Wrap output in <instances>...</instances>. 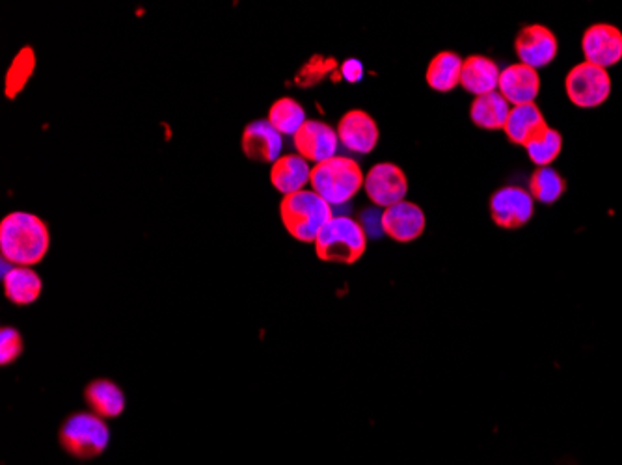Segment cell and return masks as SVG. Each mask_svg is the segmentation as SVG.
Returning <instances> with one entry per match:
<instances>
[{"instance_id": "obj_1", "label": "cell", "mask_w": 622, "mask_h": 465, "mask_svg": "<svg viewBox=\"0 0 622 465\" xmlns=\"http://www.w3.org/2000/svg\"><path fill=\"white\" fill-rule=\"evenodd\" d=\"M51 235L36 214L17 211L0 222V252L14 266L38 265L49 252Z\"/></svg>"}, {"instance_id": "obj_2", "label": "cell", "mask_w": 622, "mask_h": 465, "mask_svg": "<svg viewBox=\"0 0 622 465\" xmlns=\"http://www.w3.org/2000/svg\"><path fill=\"white\" fill-rule=\"evenodd\" d=\"M280 218L287 233L304 244H315L321 229L334 218L332 205L313 190H302L284 196L280 203Z\"/></svg>"}, {"instance_id": "obj_3", "label": "cell", "mask_w": 622, "mask_h": 465, "mask_svg": "<svg viewBox=\"0 0 622 465\" xmlns=\"http://www.w3.org/2000/svg\"><path fill=\"white\" fill-rule=\"evenodd\" d=\"M366 175L351 157L336 155L311 168V190L330 205H345L364 186Z\"/></svg>"}, {"instance_id": "obj_4", "label": "cell", "mask_w": 622, "mask_h": 465, "mask_svg": "<svg viewBox=\"0 0 622 465\" xmlns=\"http://www.w3.org/2000/svg\"><path fill=\"white\" fill-rule=\"evenodd\" d=\"M367 248V235L360 222L349 216H334L315 240V252L321 261L352 265Z\"/></svg>"}, {"instance_id": "obj_5", "label": "cell", "mask_w": 622, "mask_h": 465, "mask_svg": "<svg viewBox=\"0 0 622 465\" xmlns=\"http://www.w3.org/2000/svg\"><path fill=\"white\" fill-rule=\"evenodd\" d=\"M109 441V426L103 417L95 413H75L60 428V445L79 460H92L101 456L107 451Z\"/></svg>"}, {"instance_id": "obj_6", "label": "cell", "mask_w": 622, "mask_h": 465, "mask_svg": "<svg viewBox=\"0 0 622 465\" xmlns=\"http://www.w3.org/2000/svg\"><path fill=\"white\" fill-rule=\"evenodd\" d=\"M565 90L574 107L583 110L602 107L611 95V77L608 69L582 62L568 71Z\"/></svg>"}, {"instance_id": "obj_7", "label": "cell", "mask_w": 622, "mask_h": 465, "mask_svg": "<svg viewBox=\"0 0 622 465\" xmlns=\"http://www.w3.org/2000/svg\"><path fill=\"white\" fill-rule=\"evenodd\" d=\"M490 214L501 229H520L535 214V200L520 186H503L490 198Z\"/></svg>"}, {"instance_id": "obj_8", "label": "cell", "mask_w": 622, "mask_h": 465, "mask_svg": "<svg viewBox=\"0 0 622 465\" xmlns=\"http://www.w3.org/2000/svg\"><path fill=\"white\" fill-rule=\"evenodd\" d=\"M364 190H366L367 198L377 207L388 209L392 205L405 201L406 194H408V179L397 164L380 162L367 173Z\"/></svg>"}, {"instance_id": "obj_9", "label": "cell", "mask_w": 622, "mask_h": 465, "mask_svg": "<svg viewBox=\"0 0 622 465\" xmlns=\"http://www.w3.org/2000/svg\"><path fill=\"white\" fill-rule=\"evenodd\" d=\"M514 53L520 64L541 69L550 66L559 53V43L554 32L544 25H528L514 38Z\"/></svg>"}, {"instance_id": "obj_10", "label": "cell", "mask_w": 622, "mask_h": 465, "mask_svg": "<svg viewBox=\"0 0 622 465\" xmlns=\"http://www.w3.org/2000/svg\"><path fill=\"white\" fill-rule=\"evenodd\" d=\"M585 62L602 69L617 66L622 60V32L608 23L587 28L582 38Z\"/></svg>"}, {"instance_id": "obj_11", "label": "cell", "mask_w": 622, "mask_h": 465, "mask_svg": "<svg viewBox=\"0 0 622 465\" xmlns=\"http://www.w3.org/2000/svg\"><path fill=\"white\" fill-rule=\"evenodd\" d=\"M293 144L297 155L308 162L321 164L325 160L336 157L339 138L336 129H332L325 121H306L300 131L293 136Z\"/></svg>"}, {"instance_id": "obj_12", "label": "cell", "mask_w": 622, "mask_h": 465, "mask_svg": "<svg viewBox=\"0 0 622 465\" xmlns=\"http://www.w3.org/2000/svg\"><path fill=\"white\" fill-rule=\"evenodd\" d=\"M336 133H338L339 144L358 155L371 153L379 144L380 131L377 121L358 108L349 110L339 120Z\"/></svg>"}, {"instance_id": "obj_13", "label": "cell", "mask_w": 622, "mask_h": 465, "mask_svg": "<svg viewBox=\"0 0 622 465\" xmlns=\"http://www.w3.org/2000/svg\"><path fill=\"white\" fill-rule=\"evenodd\" d=\"M427 226L425 213L412 201H401L384 209L382 213V231L395 242H412L420 239Z\"/></svg>"}, {"instance_id": "obj_14", "label": "cell", "mask_w": 622, "mask_h": 465, "mask_svg": "<svg viewBox=\"0 0 622 465\" xmlns=\"http://www.w3.org/2000/svg\"><path fill=\"white\" fill-rule=\"evenodd\" d=\"M498 92L507 99L509 105L520 107L535 103L537 95L541 92V77L539 71L526 64H513L507 66L500 75Z\"/></svg>"}, {"instance_id": "obj_15", "label": "cell", "mask_w": 622, "mask_h": 465, "mask_svg": "<svg viewBox=\"0 0 622 465\" xmlns=\"http://www.w3.org/2000/svg\"><path fill=\"white\" fill-rule=\"evenodd\" d=\"M244 155L256 162H276L282 153V134L272 127L269 120H257L248 123L243 133Z\"/></svg>"}, {"instance_id": "obj_16", "label": "cell", "mask_w": 622, "mask_h": 465, "mask_svg": "<svg viewBox=\"0 0 622 465\" xmlns=\"http://www.w3.org/2000/svg\"><path fill=\"white\" fill-rule=\"evenodd\" d=\"M500 75V67L494 60L475 54L468 56L462 64L460 86L475 97H481L487 93L498 92Z\"/></svg>"}, {"instance_id": "obj_17", "label": "cell", "mask_w": 622, "mask_h": 465, "mask_svg": "<svg viewBox=\"0 0 622 465\" xmlns=\"http://www.w3.org/2000/svg\"><path fill=\"white\" fill-rule=\"evenodd\" d=\"M310 162L300 155H284L272 164L271 183L280 194L291 196L310 185Z\"/></svg>"}, {"instance_id": "obj_18", "label": "cell", "mask_w": 622, "mask_h": 465, "mask_svg": "<svg viewBox=\"0 0 622 465\" xmlns=\"http://www.w3.org/2000/svg\"><path fill=\"white\" fill-rule=\"evenodd\" d=\"M4 294L15 306H30L41 296L43 281L30 266H12L4 272Z\"/></svg>"}, {"instance_id": "obj_19", "label": "cell", "mask_w": 622, "mask_h": 465, "mask_svg": "<svg viewBox=\"0 0 622 465\" xmlns=\"http://www.w3.org/2000/svg\"><path fill=\"white\" fill-rule=\"evenodd\" d=\"M548 127L541 108L535 103L511 108V114L505 123V134L516 146H526L537 134Z\"/></svg>"}, {"instance_id": "obj_20", "label": "cell", "mask_w": 622, "mask_h": 465, "mask_svg": "<svg viewBox=\"0 0 622 465\" xmlns=\"http://www.w3.org/2000/svg\"><path fill=\"white\" fill-rule=\"evenodd\" d=\"M511 105L500 92L487 93L475 97L470 107V120L474 121L479 129L485 131H503L507 118L511 114Z\"/></svg>"}, {"instance_id": "obj_21", "label": "cell", "mask_w": 622, "mask_h": 465, "mask_svg": "<svg viewBox=\"0 0 622 465\" xmlns=\"http://www.w3.org/2000/svg\"><path fill=\"white\" fill-rule=\"evenodd\" d=\"M84 400L95 415L103 419H114L125 410V395L120 386L110 380H94L84 389Z\"/></svg>"}, {"instance_id": "obj_22", "label": "cell", "mask_w": 622, "mask_h": 465, "mask_svg": "<svg viewBox=\"0 0 622 465\" xmlns=\"http://www.w3.org/2000/svg\"><path fill=\"white\" fill-rule=\"evenodd\" d=\"M462 64L464 60L453 51H442L436 54L429 62L427 73H425L429 88H433L434 92H453L460 84Z\"/></svg>"}, {"instance_id": "obj_23", "label": "cell", "mask_w": 622, "mask_h": 465, "mask_svg": "<svg viewBox=\"0 0 622 465\" xmlns=\"http://www.w3.org/2000/svg\"><path fill=\"white\" fill-rule=\"evenodd\" d=\"M306 121V110L293 97L278 99L269 110V123L280 134L295 136Z\"/></svg>"}, {"instance_id": "obj_24", "label": "cell", "mask_w": 622, "mask_h": 465, "mask_svg": "<svg viewBox=\"0 0 622 465\" xmlns=\"http://www.w3.org/2000/svg\"><path fill=\"white\" fill-rule=\"evenodd\" d=\"M565 190V179L552 166L537 168L529 179V194L533 196V200L541 201L544 205L555 203L565 194Z\"/></svg>"}, {"instance_id": "obj_25", "label": "cell", "mask_w": 622, "mask_h": 465, "mask_svg": "<svg viewBox=\"0 0 622 465\" xmlns=\"http://www.w3.org/2000/svg\"><path fill=\"white\" fill-rule=\"evenodd\" d=\"M524 149H526L529 160L533 164H537L539 168H546L561 155L563 136L548 125L544 131H541L531 142H528Z\"/></svg>"}, {"instance_id": "obj_26", "label": "cell", "mask_w": 622, "mask_h": 465, "mask_svg": "<svg viewBox=\"0 0 622 465\" xmlns=\"http://www.w3.org/2000/svg\"><path fill=\"white\" fill-rule=\"evenodd\" d=\"M34 69H36V54L30 47L21 49L15 56L14 62L8 67L6 80H4V90H6L8 99H15L19 93L25 90Z\"/></svg>"}, {"instance_id": "obj_27", "label": "cell", "mask_w": 622, "mask_h": 465, "mask_svg": "<svg viewBox=\"0 0 622 465\" xmlns=\"http://www.w3.org/2000/svg\"><path fill=\"white\" fill-rule=\"evenodd\" d=\"M23 337L15 328H2L0 332V361L2 365H10L23 354Z\"/></svg>"}, {"instance_id": "obj_28", "label": "cell", "mask_w": 622, "mask_h": 465, "mask_svg": "<svg viewBox=\"0 0 622 465\" xmlns=\"http://www.w3.org/2000/svg\"><path fill=\"white\" fill-rule=\"evenodd\" d=\"M315 62H317V58H315L311 64H308V66L302 69V73H300V77H298V79H300L298 80L300 84L308 86V84L317 82V80L321 79V77L325 75L326 69H328L325 62H323V60H319V64H315Z\"/></svg>"}, {"instance_id": "obj_29", "label": "cell", "mask_w": 622, "mask_h": 465, "mask_svg": "<svg viewBox=\"0 0 622 465\" xmlns=\"http://www.w3.org/2000/svg\"><path fill=\"white\" fill-rule=\"evenodd\" d=\"M341 77L343 80H347V82H360L362 77H364V66H362V62L360 60H345L343 64H341Z\"/></svg>"}]
</instances>
